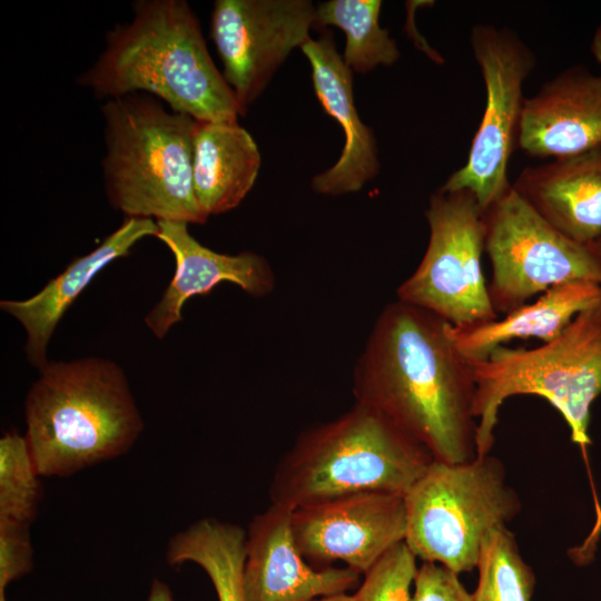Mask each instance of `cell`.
Wrapping results in <instances>:
<instances>
[{"label":"cell","instance_id":"obj_1","mask_svg":"<svg viewBox=\"0 0 601 601\" xmlns=\"http://www.w3.org/2000/svg\"><path fill=\"white\" fill-rule=\"evenodd\" d=\"M450 324L396 299L377 317L356 364L353 393L420 442L435 461L476 456L475 382Z\"/></svg>","mask_w":601,"mask_h":601},{"label":"cell","instance_id":"obj_2","mask_svg":"<svg viewBox=\"0 0 601 601\" xmlns=\"http://www.w3.org/2000/svg\"><path fill=\"white\" fill-rule=\"evenodd\" d=\"M77 82L106 100L147 93L198 121L245 115L185 0L135 1L132 19L106 33L104 51Z\"/></svg>","mask_w":601,"mask_h":601},{"label":"cell","instance_id":"obj_3","mask_svg":"<svg viewBox=\"0 0 601 601\" xmlns=\"http://www.w3.org/2000/svg\"><path fill=\"white\" fill-rule=\"evenodd\" d=\"M26 440L41 476H69L127 453L144 422L121 367L47 362L24 400Z\"/></svg>","mask_w":601,"mask_h":601},{"label":"cell","instance_id":"obj_4","mask_svg":"<svg viewBox=\"0 0 601 601\" xmlns=\"http://www.w3.org/2000/svg\"><path fill=\"white\" fill-rule=\"evenodd\" d=\"M433 461L386 416L355 403L296 439L274 471L269 499L294 511L361 493L405 494Z\"/></svg>","mask_w":601,"mask_h":601},{"label":"cell","instance_id":"obj_5","mask_svg":"<svg viewBox=\"0 0 601 601\" xmlns=\"http://www.w3.org/2000/svg\"><path fill=\"white\" fill-rule=\"evenodd\" d=\"M101 115L110 205L126 217L205 223L193 183L197 120L142 92L107 99Z\"/></svg>","mask_w":601,"mask_h":601},{"label":"cell","instance_id":"obj_6","mask_svg":"<svg viewBox=\"0 0 601 601\" xmlns=\"http://www.w3.org/2000/svg\"><path fill=\"white\" fill-rule=\"evenodd\" d=\"M469 363L475 382L476 456L491 452L503 402L521 394L546 400L564 417L572 442L583 450L590 445V410L601 393V303L541 346L502 345Z\"/></svg>","mask_w":601,"mask_h":601},{"label":"cell","instance_id":"obj_7","mask_svg":"<svg viewBox=\"0 0 601 601\" xmlns=\"http://www.w3.org/2000/svg\"><path fill=\"white\" fill-rule=\"evenodd\" d=\"M404 501L407 546L459 575L476 568L484 538L521 510L503 463L491 453L463 463L434 460Z\"/></svg>","mask_w":601,"mask_h":601},{"label":"cell","instance_id":"obj_8","mask_svg":"<svg viewBox=\"0 0 601 601\" xmlns=\"http://www.w3.org/2000/svg\"><path fill=\"white\" fill-rule=\"evenodd\" d=\"M425 217L430 238L414 273L397 288V299L461 327L496 319L482 269L484 210L467 190H436Z\"/></svg>","mask_w":601,"mask_h":601},{"label":"cell","instance_id":"obj_9","mask_svg":"<svg viewBox=\"0 0 601 601\" xmlns=\"http://www.w3.org/2000/svg\"><path fill=\"white\" fill-rule=\"evenodd\" d=\"M484 249L492 266L487 290L497 315L556 285H601V260L591 246L555 229L513 187L484 211Z\"/></svg>","mask_w":601,"mask_h":601},{"label":"cell","instance_id":"obj_10","mask_svg":"<svg viewBox=\"0 0 601 601\" xmlns=\"http://www.w3.org/2000/svg\"><path fill=\"white\" fill-rule=\"evenodd\" d=\"M470 45L484 81L485 108L465 164L440 189L467 190L485 211L512 187L509 161L518 146L523 87L535 55L515 31L491 23L473 26Z\"/></svg>","mask_w":601,"mask_h":601},{"label":"cell","instance_id":"obj_11","mask_svg":"<svg viewBox=\"0 0 601 601\" xmlns=\"http://www.w3.org/2000/svg\"><path fill=\"white\" fill-rule=\"evenodd\" d=\"M315 23L316 7L308 0L215 1L210 37L224 79L245 112Z\"/></svg>","mask_w":601,"mask_h":601},{"label":"cell","instance_id":"obj_12","mask_svg":"<svg viewBox=\"0 0 601 601\" xmlns=\"http://www.w3.org/2000/svg\"><path fill=\"white\" fill-rule=\"evenodd\" d=\"M292 528L308 562L327 568L341 561L365 574L405 541L404 494L361 493L300 508L293 511Z\"/></svg>","mask_w":601,"mask_h":601},{"label":"cell","instance_id":"obj_13","mask_svg":"<svg viewBox=\"0 0 601 601\" xmlns=\"http://www.w3.org/2000/svg\"><path fill=\"white\" fill-rule=\"evenodd\" d=\"M292 514L293 510L270 503L253 518L246 531V601H314L358 585L359 573L347 566L308 564L296 545Z\"/></svg>","mask_w":601,"mask_h":601},{"label":"cell","instance_id":"obj_14","mask_svg":"<svg viewBox=\"0 0 601 601\" xmlns=\"http://www.w3.org/2000/svg\"><path fill=\"white\" fill-rule=\"evenodd\" d=\"M601 146V75L572 66L524 99L518 147L535 158H565Z\"/></svg>","mask_w":601,"mask_h":601},{"label":"cell","instance_id":"obj_15","mask_svg":"<svg viewBox=\"0 0 601 601\" xmlns=\"http://www.w3.org/2000/svg\"><path fill=\"white\" fill-rule=\"evenodd\" d=\"M157 238L173 253L176 270L160 300L145 317L154 335L162 338L181 321L185 303L193 296L210 293L220 283L237 285L253 296L274 289L275 278L266 259L252 252L228 255L200 244L188 224L158 220Z\"/></svg>","mask_w":601,"mask_h":601},{"label":"cell","instance_id":"obj_16","mask_svg":"<svg viewBox=\"0 0 601 601\" xmlns=\"http://www.w3.org/2000/svg\"><path fill=\"white\" fill-rule=\"evenodd\" d=\"M312 68L313 87L325 112L332 116L345 135L343 151L327 170L314 176L312 188L317 194L355 193L380 170L377 148L372 128L358 117L353 93V71L336 50L331 33L308 38L300 47Z\"/></svg>","mask_w":601,"mask_h":601},{"label":"cell","instance_id":"obj_17","mask_svg":"<svg viewBox=\"0 0 601 601\" xmlns=\"http://www.w3.org/2000/svg\"><path fill=\"white\" fill-rule=\"evenodd\" d=\"M158 234L157 220L126 217L93 250L73 259L68 267L30 298L4 299L0 308L14 317L27 334L26 354L39 370L47 364V347L60 319L95 276L136 243Z\"/></svg>","mask_w":601,"mask_h":601},{"label":"cell","instance_id":"obj_18","mask_svg":"<svg viewBox=\"0 0 601 601\" xmlns=\"http://www.w3.org/2000/svg\"><path fill=\"white\" fill-rule=\"evenodd\" d=\"M512 187L566 237L591 245L601 236V146L526 167Z\"/></svg>","mask_w":601,"mask_h":601},{"label":"cell","instance_id":"obj_19","mask_svg":"<svg viewBox=\"0 0 601 601\" xmlns=\"http://www.w3.org/2000/svg\"><path fill=\"white\" fill-rule=\"evenodd\" d=\"M260 154L238 121H198L194 135L193 183L208 218L236 208L258 176Z\"/></svg>","mask_w":601,"mask_h":601},{"label":"cell","instance_id":"obj_20","mask_svg":"<svg viewBox=\"0 0 601 601\" xmlns=\"http://www.w3.org/2000/svg\"><path fill=\"white\" fill-rule=\"evenodd\" d=\"M601 303V285L571 282L548 289L534 303L504 317L469 326H452L450 336L467 361H483L493 349L512 339L539 338L543 343L558 337L581 312Z\"/></svg>","mask_w":601,"mask_h":601},{"label":"cell","instance_id":"obj_21","mask_svg":"<svg viewBox=\"0 0 601 601\" xmlns=\"http://www.w3.org/2000/svg\"><path fill=\"white\" fill-rule=\"evenodd\" d=\"M246 540L242 526L203 518L171 536L166 560L173 566L186 562L199 565L209 577L218 601H246Z\"/></svg>","mask_w":601,"mask_h":601},{"label":"cell","instance_id":"obj_22","mask_svg":"<svg viewBox=\"0 0 601 601\" xmlns=\"http://www.w3.org/2000/svg\"><path fill=\"white\" fill-rule=\"evenodd\" d=\"M380 0H331L316 7V23L334 26L346 38L343 60L355 72L392 66L401 52L388 30L380 26Z\"/></svg>","mask_w":601,"mask_h":601},{"label":"cell","instance_id":"obj_23","mask_svg":"<svg viewBox=\"0 0 601 601\" xmlns=\"http://www.w3.org/2000/svg\"><path fill=\"white\" fill-rule=\"evenodd\" d=\"M476 569L473 601H531L535 575L506 525L494 528L484 538Z\"/></svg>","mask_w":601,"mask_h":601},{"label":"cell","instance_id":"obj_24","mask_svg":"<svg viewBox=\"0 0 601 601\" xmlns=\"http://www.w3.org/2000/svg\"><path fill=\"white\" fill-rule=\"evenodd\" d=\"M40 477L26 436L4 433L0 439V521L30 526L42 499Z\"/></svg>","mask_w":601,"mask_h":601},{"label":"cell","instance_id":"obj_25","mask_svg":"<svg viewBox=\"0 0 601 601\" xmlns=\"http://www.w3.org/2000/svg\"><path fill=\"white\" fill-rule=\"evenodd\" d=\"M416 559L405 541L396 544L364 574L356 601H412Z\"/></svg>","mask_w":601,"mask_h":601},{"label":"cell","instance_id":"obj_26","mask_svg":"<svg viewBox=\"0 0 601 601\" xmlns=\"http://www.w3.org/2000/svg\"><path fill=\"white\" fill-rule=\"evenodd\" d=\"M33 549L29 525L0 521V601L6 600V589L32 570Z\"/></svg>","mask_w":601,"mask_h":601},{"label":"cell","instance_id":"obj_27","mask_svg":"<svg viewBox=\"0 0 601 601\" xmlns=\"http://www.w3.org/2000/svg\"><path fill=\"white\" fill-rule=\"evenodd\" d=\"M412 601H473L459 574L432 562H422L414 580Z\"/></svg>","mask_w":601,"mask_h":601},{"label":"cell","instance_id":"obj_28","mask_svg":"<svg viewBox=\"0 0 601 601\" xmlns=\"http://www.w3.org/2000/svg\"><path fill=\"white\" fill-rule=\"evenodd\" d=\"M147 601H174V597L165 582L154 579Z\"/></svg>","mask_w":601,"mask_h":601},{"label":"cell","instance_id":"obj_29","mask_svg":"<svg viewBox=\"0 0 601 601\" xmlns=\"http://www.w3.org/2000/svg\"><path fill=\"white\" fill-rule=\"evenodd\" d=\"M591 52L594 59L601 65V23L594 31L591 42Z\"/></svg>","mask_w":601,"mask_h":601},{"label":"cell","instance_id":"obj_30","mask_svg":"<svg viewBox=\"0 0 601 601\" xmlns=\"http://www.w3.org/2000/svg\"><path fill=\"white\" fill-rule=\"evenodd\" d=\"M314 601H356L355 595H349L347 593H339L328 597H323Z\"/></svg>","mask_w":601,"mask_h":601},{"label":"cell","instance_id":"obj_31","mask_svg":"<svg viewBox=\"0 0 601 601\" xmlns=\"http://www.w3.org/2000/svg\"><path fill=\"white\" fill-rule=\"evenodd\" d=\"M590 246L595 253V255L599 257V259L601 260V236L595 242H593Z\"/></svg>","mask_w":601,"mask_h":601}]
</instances>
